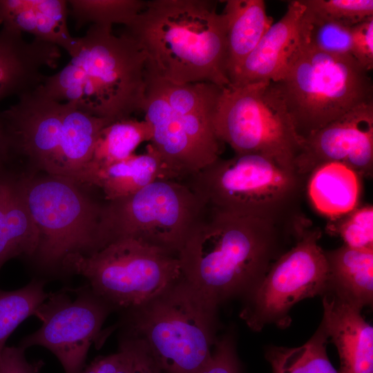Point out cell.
I'll use <instances>...</instances> for the list:
<instances>
[{"mask_svg":"<svg viewBox=\"0 0 373 373\" xmlns=\"http://www.w3.org/2000/svg\"><path fill=\"white\" fill-rule=\"evenodd\" d=\"M304 229L206 207L179 251L182 276L218 308L255 286Z\"/></svg>","mask_w":373,"mask_h":373,"instance_id":"cell-1","label":"cell"},{"mask_svg":"<svg viewBox=\"0 0 373 373\" xmlns=\"http://www.w3.org/2000/svg\"><path fill=\"white\" fill-rule=\"evenodd\" d=\"M209 0H150L125 26L160 77L177 84L231 86L227 21Z\"/></svg>","mask_w":373,"mask_h":373,"instance_id":"cell-2","label":"cell"},{"mask_svg":"<svg viewBox=\"0 0 373 373\" xmlns=\"http://www.w3.org/2000/svg\"><path fill=\"white\" fill-rule=\"evenodd\" d=\"M68 64L45 77L39 90L88 115L112 122L142 111L147 88L148 60L138 44L124 32L91 24L75 37L67 52Z\"/></svg>","mask_w":373,"mask_h":373,"instance_id":"cell-3","label":"cell"},{"mask_svg":"<svg viewBox=\"0 0 373 373\" xmlns=\"http://www.w3.org/2000/svg\"><path fill=\"white\" fill-rule=\"evenodd\" d=\"M7 163L23 162L44 173L75 181L89 162L100 131L112 122L44 95L38 87L0 111Z\"/></svg>","mask_w":373,"mask_h":373,"instance_id":"cell-4","label":"cell"},{"mask_svg":"<svg viewBox=\"0 0 373 373\" xmlns=\"http://www.w3.org/2000/svg\"><path fill=\"white\" fill-rule=\"evenodd\" d=\"M217 310L182 278L124 312L120 338L138 345L164 373H198L217 338Z\"/></svg>","mask_w":373,"mask_h":373,"instance_id":"cell-5","label":"cell"},{"mask_svg":"<svg viewBox=\"0 0 373 373\" xmlns=\"http://www.w3.org/2000/svg\"><path fill=\"white\" fill-rule=\"evenodd\" d=\"M307 177L296 169L258 154L218 157L187 178L206 207L242 216L300 225Z\"/></svg>","mask_w":373,"mask_h":373,"instance_id":"cell-6","label":"cell"},{"mask_svg":"<svg viewBox=\"0 0 373 373\" xmlns=\"http://www.w3.org/2000/svg\"><path fill=\"white\" fill-rule=\"evenodd\" d=\"M275 83L303 139L352 109L373 102L369 71L352 56L328 54L308 45Z\"/></svg>","mask_w":373,"mask_h":373,"instance_id":"cell-7","label":"cell"},{"mask_svg":"<svg viewBox=\"0 0 373 373\" xmlns=\"http://www.w3.org/2000/svg\"><path fill=\"white\" fill-rule=\"evenodd\" d=\"M61 269L85 278L95 294L123 312L146 304L182 278L178 255L131 238L90 255L70 254Z\"/></svg>","mask_w":373,"mask_h":373,"instance_id":"cell-8","label":"cell"},{"mask_svg":"<svg viewBox=\"0 0 373 373\" xmlns=\"http://www.w3.org/2000/svg\"><path fill=\"white\" fill-rule=\"evenodd\" d=\"M205 208L186 183L176 179L155 180L131 195L102 205L100 249L131 238L178 256Z\"/></svg>","mask_w":373,"mask_h":373,"instance_id":"cell-9","label":"cell"},{"mask_svg":"<svg viewBox=\"0 0 373 373\" xmlns=\"http://www.w3.org/2000/svg\"><path fill=\"white\" fill-rule=\"evenodd\" d=\"M23 193L37 228L35 258L49 269H61L70 254L100 249L98 229L102 205L80 185L61 176L19 174Z\"/></svg>","mask_w":373,"mask_h":373,"instance_id":"cell-10","label":"cell"},{"mask_svg":"<svg viewBox=\"0 0 373 373\" xmlns=\"http://www.w3.org/2000/svg\"><path fill=\"white\" fill-rule=\"evenodd\" d=\"M218 140L236 155L258 154L296 168L303 139L275 82L223 88L213 119Z\"/></svg>","mask_w":373,"mask_h":373,"instance_id":"cell-11","label":"cell"},{"mask_svg":"<svg viewBox=\"0 0 373 373\" xmlns=\"http://www.w3.org/2000/svg\"><path fill=\"white\" fill-rule=\"evenodd\" d=\"M216 110L215 102L196 94L170 106L147 75L142 112L151 129L150 146L176 179L187 178L220 157Z\"/></svg>","mask_w":373,"mask_h":373,"instance_id":"cell-12","label":"cell"},{"mask_svg":"<svg viewBox=\"0 0 373 373\" xmlns=\"http://www.w3.org/2000/svg\"><path fill=\"white\" fill-rule=\"evenodd\" d=\"M321 236V230L311 224L305 229L244 295L240 316L253 331L259 332L268 324L288 326L289 311L296 303L326 291L329 269L325 251L318 245Z\"/></svg>","mask_w":373,"mask_h":373,"instance_id":"cell-13","label":"cell"},{"mask_svg":"<svg viewBox=\"0 0 373 373\" xmlns=\"http://www.w3.org/2000/svg\"><path fill=\"white\" fill-rule=\"evenodd\" d=\"M113 311L87 283L50 292L35 314L41 327L23 337L19 346L25 350L44 347L56 356L65 373H79L86 365L90 347L97 344L102 326Z\"/></svg>","mask_w":373,"mask_h":373,"instance_id":"cell-14","label":"cell"},{"mask_svg":"<svg viewBox=\"0 0 373 373\" xmlns=\"http://www.w3.org/2000/svg\"><path fill=\"white\" fill-rule=\"evenodd\" d=\"M344 164L363 179L373 175V102L363 104L303 139L295 166L307 178L317 166Z\"/></svg>","mask_w":373,"mask_h":373,"instance_id":"cell-15","label":"cell"},{"mask_svg":"<svg viewBox=\"0 0 373 373\" xmlns=\"http://www.w3.org/2000/svg\"><path fill=\"white\" fill-rule=\"evenodd\" d=\"M309 28L310 17L302 1H289L283 17L231 75V85L280 81L307 45Z\"/></svg>","mask_w":373,"mask_h":373,"instance_id":"cell-16","label":"cell"},{"mask_svg":"<svg viewBox=\"0 0 373 373\" xmlns=\"http://www.w3.org/2000/svg\"><path fill=\"white\" fill-rule=\"evenodd\" d=\"M321 325L335 344L339 373H373V327L359 308L327 289L323 294Z\"/></svg>","mask_w":373,"mask_h":373,"instance_id":"cell-17","label":"cell"},{"mask_svg":"<svg viewBox=\"0 0 373 373\" xmlns=\"http://www.w3.org/2000/svg\"><path fill=\"white\" fill-rule=\"evenodd\" d=\"M61 57L60 48L22 33L0 30V102L12 95L32 91L44 82V67L54 68Z\"/></svg>","mask_w":373,"mask_h":373,"instance_id":"cell-18","label":"cell"},{"mask_svg":"<svg viewBox=\"0 0 373 373\" xmlns=\"http://www.w3.org/2000/svg\"><path fill=\"white\" fill-rule=\"evenodd\" d=\"M68 6L65 0H0V25L68 52L75 38L68 28Z\"/></svg>","mask_w":373,"mask_h":373,"instance_id":"cell-19","label":"cell"},{"mask_svg":"<svg viewBox=\"0 0 373 373\" xmlns=\"http://www.w3.org/2000/svg\"><path fill=\"white\" fill-rule=\"evenodd\" d=\"M362 179L344 164L325 162L308 175L305 194L320 214L334 220L359 206Z\"/></svg>","mask_w":373,"mask_h":373,"instance_id":"cell-20","label":"cell"},{"mask_svg":"<svg viewBox=\"0 0 373 373\" xmlns=\"http://www.w3.org/2000/svg\"><path fill=\"white\" fill-rule=\"evenodd\" d=\"M160 179H176L151 147L142 154L84 175L77 184L96 186L106 201L131 195ZM178 180V179H176Z\"/></svg>","mask_w":373,"mask_h":373,"instance_id":"cell-21","label":"cell"},{"mask_svg":"<svg viewBox=\"0 0 373 373\" xmlns=\"http://www.w3.org/2000/svg\"><path fill=\"white\" fill-rule=\"evenodd\" d=\"M224 2L222 13L227 21V67L229 79L257 46L273 24V19L267 15L262 0Z\"/></svg>","mask_w":373,"mask_h":373,"instance_id":"cell-22","label":"cell"},{"mask_svg":"<svg viewBox=\"0 0 373 373\" xmlns=\"http://www.w3.org/2000/svg\"><path fill=\"white\" fill-rule=\"evenodd\" d=\"M329 269L327 289L362 309L373 300V250L346 245L325 251Z\"/></svg>","mask_w":373,"mask_h":373,"instance_id":"cell-23","label":"cell"},{"mask_svg":"<svg viewBox=\"0 0 373 373\" xmlns=\"http://www.w3.org/2000/svg\"><path fill=\"white\" fill-rule=\"evenodd\" d=\"M151 129L144 119L130 117L106 125L96 140L91 158L75 183L84 175L126 160L144 142H150Z\"/></svg>","mask_w":373,"mask_h":373,"instance_id":"cell-24","label":"cell"},{"mask_svg":"<svg viewBox=\"0 0 373 373\" xmlns=\"http://www.w3.org/2000/svg\"><path fill=\"white\" fill-rule=\"evenodd\" d=\"M329 337L321 325L315 334L297 347H271L265 356L273 373H339L326 350Z\"/></svg>","mask_w":373,"mask_h":373,"instance_id":"cell-25","label":"cell"},{"mask_svg":"<svg viewBox=\"0 0 373 373\" xmlns=\"http://www.w3.org/2000/svg\"><path fill=\"white\" fill-rule=\"evenodd\" d=\"M45 285V280L35 278L16 290L0 289V355L10 335L23 321L35 316L49 296Z\"/></svg>","mask_w":373,"mask_h":373,"instance_id":"cell-26","label":"cell"},{"mask_svg":"<svg viewBox=\"0 0 373 373\" xmlns=\"http://www.w3.org/2000/svg\"><path fill=\"white\" fill-rule=\"evenodd\" d=\"M142 0H70L69 12L77 28L90 23L112 28L115 23L125 26L143 10Z\"/></svg>","mask_w":373,"mask_h":373,"instance_id":"cell-27","label":"cell"},{"mask_svg":"<svg viewBox=\"0 0 373 373\" xmlns=\"http://www.w3.org/2000/svg\"><path fill=\"white\" fill-rule=\"evenodd\" d=\"M327 230L341 238L349 247L373 250V207L358 206L350 213L329 220Z\"/></svg>","mask_w":373,"mask_h":373,"instance_id":"cell-28","label":"cell"},{"mask_svg":"<svg viewBox=\"0 0 373 373\" xmlns=\"http://www.w3.org/2000/svg\"><path fill=\"white\" fill-rule=\"evenodd\" d=\"M310 15L352 28L373 17L372 0H301Z\"/></svg>","mask_w":373,"mask_h":373,"instance_id":"cell-29","label":"cell"},{"mask_svg":"<svg viewBox=\"0 0 373 373\" xmlns=\"http://www.w3.org/2000/svg\"><path fill=\"white\" fill-rule=\"evenodd\" d=\"M308 12V10H307ZM310 17L307 45L328 54L351 55V28Z\"/></svg>","mask_w":373,"mask_h":373,"instance_id":"cell-30","label":"cell"},{"mask_svg":"<svg viewBox=\"0 0 373 373\" xmlns=\"http://www.w3.org/2000/svg\"><path fill=\"white\" fill-rule=\"evenodd\" d=\"M198 373H242L231 334L217 337L210 358Z\"/></svg>","mask_w":373,"mask_h":373,"instance_id":"cell-31","label":"cell"},{"mask_svg":"<svg viewBox=\"0 0 373 373\" xmlns=\"http://www.w3.org/2000/svg\"><path fill=\"white\" fill-rule=\"evenodd\" d=\"M134 371L133 351L126 342L119 341L117 352L96 357L79 373H134Z\"/></svg>","mask_w":373,"mask_h":373,"instance_id":"cell-32","label":"cell"},{"mask_svg":"<svg viewBox=\"0 0 373 373\" xmlns=\"http://www.w3.org/2000/svg\"><path fill=\"white\" fill-rule=\"evenodd\" d=\"M12 171L0 166V269L4 263L17 257L12 239L6 204Z\"/></svg>","mask_w":373,"mask_h":373,"instance_id":"cell-33","label":"cell"},{"mask_svg":"<svg viewBox=\"0 0 373 373\" xmlns=\"http://www.w3.org/2000/svg\"><path fill=\"white\" fill-rule=\"evenodd\" d=\"M351 55L365 70L373 68V17L351 28Z\"/></svg>","mask_w":373,"mask_h":373,"instance_id":"cell-34","label":"cell"},{"mask_svg":"<svg viewBox=\"0 0 373 373\" xmlns=\"http://www.w3.org/2000/svg\"><path fill=\"white\" fill-rule=\"evenodd\" d=\"M25 349L20 347H5L0 355V373H40L43 361H28Z\"/></svg>","mask_w":373,"mask_h":373,"instance_id":"cell-35","label":"cell"},{"mask_svg":"<svg viewBox=\"0 0 373 373\" xmlns=\"http://www.w3.org/2000/svg\"><path fill=\"white\" fill-rule=\"evenodd\" d=\"M119 341L126 342L131 348L134 356V373H164L153 359L135 343L120 338Z\"/></svg>","mask_w":373,"mask_h":373,"instance_id":"cell-36","label":"cell"},{"mask_svg":"<svg viewBox=\"0 0 373 373\" xmlns=\"http://www.w3.org/2000/svg\"><path fill=\"white\" fill-rule=\"evenodd\" d=\"M6 163V143L3 126L0 119V166Z\"/></svg>","mask_w":373,"mask_h":373,"instance_id":"cell-37","label":"cell"}]
</instances>
